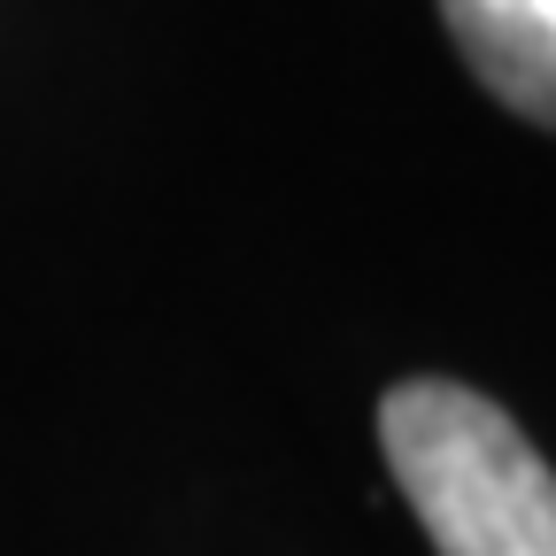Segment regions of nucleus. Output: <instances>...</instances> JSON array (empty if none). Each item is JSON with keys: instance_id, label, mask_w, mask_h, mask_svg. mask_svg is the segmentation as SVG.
<instances>
[{"instance_id": "obj_1", "label": "nucleus", "mask_w": 556, "mask_h": 556, "mask_svg": "<svg viewBox=\"0 0 556 556\" xmlns=\"http://www.w3.org/2000/svg\"><path fill=\"white\" fill-rule=\"evenodd\" d=\"M379 448L441 556H556V471L486 394L402 379L379 402Z\"/></svg>"}, {"instance_id": "obj_2", "label": "nucleus", "mask_w": 556, "mask_h": 556, "mask_svg": "<svg viewBox=\"0 0 556 556\" xmlns=\"http://www.w3.org/2000/svg\"><path fill=\"white\" fill-rule=\"evenodd\" d=\"M471 78L510 116L556 131V0H441Z\"/></svg>"}]
</instances>
